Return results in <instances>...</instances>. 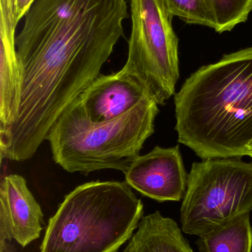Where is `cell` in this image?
<instances>
[{"mask_svg": "<svg viewBox=\"0 0 252 252\" xmlns=\"http://www.w3.org/2000/svg\"><path fill=\"white\" fill-rule=\"evenodd\" d=\"M143 217V203L127 182L84 184L50 218L41 252H118Z\"/></svg>", "mask_w": 252, "mask_h": 252, "instance_id": "cell-3", "label": "cell"}, {"mask_svg": "<svg viewBox=\"0 0 252 252\" xmlns=\"http://www.w3.org/2000/svg\"><path fill=\"white\" fill-rule=\"evenodd\" d=\"M34 0H15L16 3V17L18 22L27 14L33 5Z\"/></svg>", "mask_w": 252, "mask_h": 252, "instance_id": "cell-15", "label": "cell"}, {"mask_svg": "<svg viewBox=\"0 0 252 252\" xmlns=\"http://www.w3.org/2000/svg\"><path fill=\"white\" fill-rule=\"evenodd\" d=\"M241 157L192 164L180 208L181 230L200 236L252 211V161Z\"/></svg>", "mask_w": 252, "mask_h": 252, "instance_id": "cell-5", "label": "cell"}, {"mask_svg": "<svg viewBox=\"0 0 252 252\" xmlns=\"http://www.w3.org/2000/svg\"><path fill=\"white\" fill-rule=\"evenodd\" d=\"M124 174L132 188L159 202L183 199L187 188L188 174L179 145L155 147L147 154L138 157Z\"/></svg>", "mask_w": 252, "mask_h": 252, "instance_id": "cell-7", "label": "cell"}, {"mask_svg": "<svg viewBox=\"0 0 252 252\" xmlns=\"http://www.w3.org/2000/svg\"><path fill=\"white\" fill-rule=\"evenodd\" d=\"M174 100L179 143L202 159L246 156L252 140V47L200 68Z\"/></svg>", "mask_w": 252, "mask_h": 252, "instance_id": "cell-2", "label": "cell"}, {"mask_svg": "<svg viewBox=\"0 0 252 252\" xmlns=\"http://www.w3.org/2000/svg\"><path fill=\"white\" fill-rule=\"evenodd\" d=\"M200 252H252L250 213L198 236Z\"/></svg>", "mask_w": 252, "mask_h": 252, "instance_id": "cell-12", "label": "cell"}, {"mask_svg": "<svg viewBox=\"0 0 252 252\" xmlns=\"http://www.w3.org/2000/svg\"><path fill=\"white\" fill-rule=\"evenodd\" d=\"M215 23V31H230L245 22L252 11V0H204Z\"/></svg>", "mask_w": 252, "mask_h": 252, "instance_id": "cell-13", "label": "cell"}, {"mask_svg": "<svg viewBox=\"0 0 252 252\" xmlns=\"http://www.w3.org/2000/svg\"><path fill=\"white\" fill-rule=\"evenodd\" d=\"M122 252H193L173 219L159 212L144 216Z\"/></svg>", "mask_w": 252, "mask_h": 252, "instance_id": "cell-11", "label": "cell"}, {"mask_svg": "<svg viewBox=\"0 0 252 252\" xmlns=\"http://www.w3.org/2000/svg\"><path fill=\"white\" fill-rule=\"evenodd\" d=\"M126 0H36L15 38L21 73L16 118L0 133L7 159L34 157L67 108L101 75L124 35Z\"/></svg>", "mask_w": 252, "mask_h": 252, "instance_id": "cell-1", "label": "cell"}, {"mask_svg": "<svg viewBox=\"0 0 252 252\" xmlns=\"http://www.w3.org/2000/svg\"><path fill=\"white\" fill-rule=\"evenodd\" d=\"M149 95L137 78L121 69L116 73L99 75L78 99L90 121L104 123L122 116Z\"/></svg>", "mask_w": 252, "mask_h": 252, "instance_id": "cell-9", "label": "cell"}, {"mask_svg": "<svg viewBox=\"0 0 252 252\" xmlns=\"http://www.w3.org/2000/svg\"><path fill=\"white\" fill-rule=\"evenodd\" d=\"M133 22L123 72L137 78L158 105L176 91L180 77L179 38L161 0H131Z\"/></svg>", "mask_w": 252, "mask_h": 252, "instance_id": "cell-6", "label": "cell"}, {"mask_svg": "<svg viewBox=\"0 0 252 252\" xmlns=\"http://www.w3.org/2000/svg\"><path fill=\"white\" fill-rule=\"evenodd\" d=\"M168 13L188 24L215 29V23L204 0H161Z\"/></svg>", "mask_w": 252, "mask_h": 252, "instance_id": "cell-14", "label": "cell"}, {"mask_svg": "<svg viewBox=\"0 0 252 252\" xmlns=\"http://www.w3.org/2000/svg\"><path fill=\"white\" fill-rule=\"evenodd\" d=\"M43 213L25 178L7 175L0 184V242L14 240L26 247L42 231Z\"/></svg>", "mask_w": 252, "mask_h": 252, "instance_id": "cell-8", "label": "cell"}, {"mask_svg": "<svg viewBox=\"0 0 252 252\" xmlns=\"http://www.w3.org/2000/svg\"><path fill=\"white\" fill-rule=\"evenodd\" d=\"M158 105L146 96L119 118L93 123L78 97L58 118L46 139L53 160L69 173L88 174L104 169L125 173L155 131Z\"/></svg>", "mask_w": 252, "mask_h": 252, "instance_id": "cell-4", "label": "cell"}, {"mask_svg": "<svg viewBox=\"0 0 252 252\" xmlns=\"http://www.w3.org/2000/svg\"><path fill=\"white\" fill-rule=\"evenodd\" d=\"M246 156H249V157H252V140L247 145V149H246Z\"/></svg>", "mask_w": 252, "mask_h": 252, "instance_id": "cell-17", "label": "cell"}, {"mask_svg": "<svg viewBox=\"0 0 252 252\" xmlns=\"http://www.w3.org/2000/svg\"><path fill=\"white\" fill-rule=\"evenodd\" d=\"M0 252H18L14 246L12 245L8 241L0 242Z\"/></svg>", "mask_w": 252, "mask_h": 252, "instance_id": "cell-16", "label": "cell"}, {"mask_svg": "<svg viewBox=\"0 0 252 252\" xmlns=\"http://www.w3.org/2000/svg\"><path fill=\"white\" fill-rule=\"evenodd\" d=\"M15 0H0V133L16 118L21 91L15 31L18 24Z\"/></svg>", "mask_w": 252, "mask_h": 252, "instance_id": "cell-10", "label": "cell"}]
</instances>
